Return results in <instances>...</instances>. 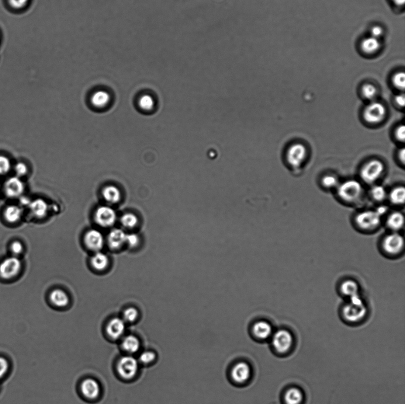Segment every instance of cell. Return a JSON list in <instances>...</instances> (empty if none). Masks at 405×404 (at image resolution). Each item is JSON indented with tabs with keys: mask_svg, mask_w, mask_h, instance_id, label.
I'll use <instances>...</instances> for the list:
<instances>
[{
	"mask_svg": "<svg viewBox=\"0 0 405 404\" xmlns=\"http://www.w3.org/2000/svg\"><path fill=\"white\" fill-rule=\"evenodd\" d=\"M342 318L350 325L361 322L368 314V308L361 295L346 300L341 311Z\"/></svg>",
	"mask_w": 405,
	"mask_h": 404,
	"instance_id": "6da1fadb",
	"label": "cell"
},
{
	"mask_svg": "<svg viewBox=\"0 0 405 404\" xmlns=\"http://www.w3.org/2000/svg\"><path fill=\"white\" fill-rule=\"evenodd\" d=\"M383 215L377 210H368L358 212L353 219L355 227L363 233H372L382 225Z\"/></svg>",
	"mask_w": 405,
	"mask_h": 404,
	"instance_id": "7a4b0ae2",
	"label": "cell"
},
{
	"mask_svg": "<svg viewBox=\"0 0 405 404\" xmlns=\"http://www.w3.org/2000/svg\"><path fill=\"white\" fill-rule=\"evenodd\" d=\"M382 252L387 257L400 256L404 249V239L400 232H390L383 236L380 243Z\"/></svg>",
	"mask_w": 405,
	"mask_h": 404,
	"instance_id": "3957f363",
	"label": "cell"
},
{
	"mask_svg": "<svg viewBox=\"0 0 405 404\" xmlns=\"http://www.w3.org/2000/svg\"><path fill=\"white\" fill-rule=\"evenodd\" d=\"M362 192L363 188L361 183L355 180L345 181L338 188L339 198L349 204L357 203L362 196Z\"/></svg>",
	"mask_w": 405,
	"mask_h": 404,
	"instance_id": "277c9868",
	"label": "cell"
},
{
	"mask_svg": "<svg viewBox=\"0 0 405 404\" xmlns=\"http://www.w3.org/2000/svg\"><path fill=\"white\" fill-rule=\"evenodd\" d=\"M294 342V337L289 330L281 329L273 334L272 345L276 352L286 354L292 350Z\"/></svg>",
	"mask_w": 405,
	"mask_h": 404,
	"instance_id": "5b68a950",
	"label": "cell"
},
{
	"mask_svg": "<svg viewBox=\"0 0 405 404\" xmlns=\"http://www.w3.org/2000/svg\"><path fill=\"white\" fill-rule=\"evenodd\" d=\"M385 170V166L379 160L373 159L363 166L360 175L367 183L372 184L378 180Z\"/></svg>",
	"mask_w": 405,
	"mask_h": 404,
	"instance_id": "8992f818",
	"label": "cell"
},
{
	"mask_svg": "<svg viewBox=\"0 0 405 404\" xmlns=\"http://www.w3.org/2000/svg\"><path fill=\"white\" fill-rule=\"evenodd\" d=\"M139 366L136 358L127 356L120 358L117 364V371L120 377L126 380H130L137 374Z\"/></svg>",
	"mask_w": 405,
	"mask_h": 404,
	"instance_id": "52a82bcc",
	"label": "cell"
},
{
	"mask_svg": "<svg viewBox=\"0 0 405 404\" xmlns=\"http://www.w3.org/2000/svg\"><path fill=\"white\" fill-rule=\"evenodd\" d=\"M386 109L382 103L372 102L367 106L363 112L365 120L370 124H378L385 119Z\"/></svg>",
	"mask_w": 405,
	"mask_h": 404,
	"instance_id": "ba28073f",
	"label": "cell"
},
{
	"mask_svg": "<svg viewBox=\"0 0 405 404\" xmlns=\"http://www.w3.org/2000/svg\"><path fill=\"white\" fill-rule=\"evenodd\" d=\"M22 262L17 256L6 258L0 264V277L8 280L15 277L20 272Z\"/></svg>",
	"mask_w": 405,
	"mask_h": 404,
	"instance_id": "9c48e42d",
	"label": "cell"
},
{
	"mask_svg": "<svg viewBox=\"0 0 405 404\" xmlns=\"http://www.w3.org/2000/svg\"><path fill=\"white\" fill-rule=\"evenodd\" d=\"M307 156V149L302 144H294L287 152V159L290 166L298 167L302 165Z\"/></svg>",
	"mask_w": 405,
	"mask_h": 404,
	"instance_id": "30bf717a",
	"label": "cell"
},
{
	"mask_svg": "<svg viewBox=\"0 0 405 404\" xmlns=\"http://www.w3.org/2000/svg\"><path fill=\"white\" fill-rule=\"evenodd\" d=\"M116 214L112 208L103 206L98 208L95 213V221L97 224L102 227H110L115 224Z\"/></svg>",
	"mask_w": 405,
	"mask_h": 404,
	"instance_id": "8fae6325",
	"label": "cell"
},
{
	"mask_svg": "<svg viewBox=\"0 0 405 404\" xmlns=\"http://www.w3.org/2000/svg\"><path fill=\"white\" fill-rule=\"evenodd\" d=\"M339 293L346 300L361 295L358 282L352 278H346L339 285Z\"/></svg>",
	"mask_w": 405,
	"mask_h": 404,
	"instance_id": "7c38bea8",
	"label": "cell"
},
{
	"mask_svg": "<svg viewBox=\"0 0 405 404\" xmlns=\"http://www.w3.org/2000/svg\"><path fill=\"white\" fill-rule=\"evenodd\" d=\"M5 190L7 196L10 198H19L25 191V184L19 177H10L6 181Z\"/></svg>",
	"mask_w": 405,
	"mask_h": 404,
	"instance_id": "4fadbf2b",
	"label": "cell"
},
{
	"mask_svg": "<svg viewBox=\"0 0 405 404\" xmlns=\"http://www.w3.org/2000/svg\"><path fill=\"white\" fill-rule=\"evenodd\" d=\"M84 241L88 248L95 252H100L105 243L102 233L96 229L88 231L85 236Z\"/></svg>",
	"mask_w": 405,
	"mask_h": 404,
	"instance_id": "5bb4252c",
	"label": "cell"
},
{
	"mask_svg": "<svg viewBox=\"0 0 405 404\" xmlns=\"http://www.w3.org/2000/svg\"><path fill=\"white\" fill-rule=\"evenodd\" d=\"M385 224L390 232H400L404 228V217L402 212L394 211L387 215Z\"/></svg>",
	"mask_w": 405,
	"mask_h": 404,
	"instance_id": "9a60e30c",
	"label": "cell"
},
{
	"mask_svg": "<svg viewBox=\"0 0 405 404\" xmlns=\"http://www.w3.org/2000/svg\"><path fill=\"white\" fill-rule=\"evenodd\" d=\"M81 391L83 396L89 399L98 398L100 393V386L95 379L88 378L83 381L81 385Z\"/></svg>",
	"mask_w": 405,
	"mask_h": 404,
	"instance_id": "2e32d148",
	"label": "cell"
},
{
	"mask_svg": "<svg viewBox=\"0 0 405 404\" xmlns=\"http://www.w3.org/2000/svg\"><path fill=\"white\" fill-rule=\"evenodd\" d=\"M126 331V322L123 319L115 318L110 320L106 327V332L108 336L114 340L119 339L124 335Z\"/></svg>",
	"mask_w": 405,
	"mask_h": 404,
	"instance_id": "e0dca14e",
	"label": "cell"
},
{
	"mask_svg": "<svg viewBox=\"0 0 405 404\" xmlns=\"http://www.w3.org/2000/svg\"><path fill=\"white\" fill-rule=\"evenodd\" d=\"M251 374L250 367L245 362H240L234 366L231 371V377L235 382L242 384L248 380Z\"/></svg>",
	"mask_w": 405,
	"mask_h": 404,
	"instance_id": "ac0fdd59",
	"label": "cell"
},
{
	"mask_svg": "<svg viewBox=\"0 0 405 404\" xmlns=\"http://www.w3.org/2000/svg\"><path fill=\"white\" fill-rule=\"evenodd\" d=\"M126 232L120 229H114L109 233L108 236V245L113 250L119 249L126 244Z\"/></svg>",
	"mask_w": 405,
	"mask_h": 404,
	"instance_id": "d6986e66",
	"label": "cell"
},
{
	"mask_svg": "<svg viewBox=\"0 0 405 404\" xmlns=\"http://www.w3.org/2000/svg\"><path fill=\"white\" fill-rule=\"evenodd\" d=\"M253 333L259 339H267L272 336V327L268 322L259 321L253 326Z\"/></svg>",
	"mask_w": 405,
	"mask_h": 404,
	"instance_id": "ffe728a7",
	"label": "cell"
},
{
	"mask_svg": "<svg viewBox=\"0 0 405 404\" xmlns=\"http://www.w3.org/2000/svg\"><path fill=\"white\" fill-rule=\"evenodd\" d=\"M304 399L302 390L297 387H291L287 389L284 395L285 404H302Z\"/></svg>",
	"mask_w": 405,
	"mask_h": 404,
	"instance_id": "44dd1931",
	"label": "cell"
},
{
	"mask_svg": "<svg viewBox=\"0 0 405 404\" xmlns=\"http://www.w3.org/2000/svg\"><path fill=\"white\" fill-rule=\"evenodd\" d=\"M29 207L32 214L37 218H43L47 215L48 204L46 201L41 198L31 201Z\"/></svg>",
	"mask_w": 405,
	"mask_h": 404,
	"instance_id": "7402d4cb",
	"label": "cell"
},
{
	"mask_svg": "<svg viewBox=\"0 0 405 404\" xmlns=\"http://www.w3.org/2000/svg\"><path fill=\"white\" fill-rule=\"evenodd\" d=\"M50 301L53 304L59 308H64L69 303V298L65 292L61 290H55L51 292L50 296Z\"/></svg>",
	"mask_w": 405,
	"mask_h": 404,
	"instance_id": "603a6c76",
	"label": "cell"
},
{
	"mask_svg": "<svg viewBox=\"0 0 405 404\" xmlns=\"http://www.w3.org/2000/svg\"><path fill=\"white\" fill-rule=\"evenodd\" d=\"M361 48L364 53L372 55L380 50V43L379 39L372 36L369 37L362 41Z\"/></svg>",
	"mask_w": 405,
	"mask_h": 404,
	"instance_id": "cb8c5ba5",
	"label": "cell"
},
{
	"mask_svg": "<svg viewBox=\"0 0 405 404\" xmlns=\"http://www.w3.org/2000/svg\"><path fill=\"white\" fill-rule=\"evenodd\" d=\"M122 347L127 353H136L140 349V341L136 336H128L124 338L122 342Z\"/></svg>",
	"mask_w": 405,
	"mask_h": 404,
	"instance_id": "d4e9b609",
	"label": "cell"
},
{
	"mask_svg": "<svg viewBox=\"0 0 405 404\" xmlns=\"http://www.w3.org/2000/svg\"><path fill=\"white\" fill-rule=\"evenodd\" d=\"M108 257L100 252H96L92 258V265L97 270L102 271L106 269L109 264Z\"/></svg>",
	"mask_w": 405,
	"mask_h": 404,
	"instance_id": "484cf974",
	"label": "cell"
},
{
	"mask_svg": "<svg viewBox=\"0 0 405 404\" xmlns=\"http://www.w3.org/2000/svg\"><path fill=\"white\" fill-rule=\"evenodd\" d=\"M105 200L110 204H115L120 200V193L117 188L113 186H107L102 191Z\"/></svg>",
	"mask_w": 405,
	"mask_h": 404,
	"instance_id": "4316f807",
	"label": "cell"
},
{
	"mask_svg": "<svg viewBox=\"0 0 405 404\" xmlns=\"http://www.w3.org/2000/svg\"><path fill=\"white\" fill-rule=\"evenodd\" d=\"M22 215V209L17 205H10L5 211L6 220L10 223H15L19 220Z\"/></svg>",
	"mask_w": 405,
	"mask_h": 404,
	"instance_id": "83f0119b",
	"label": "cell"
},
{
	"mask_svg": "<svg viewBox=\"0 0 405 404\" xmlns=\"http://www.w3.org/2000/svg\"><path fill=\"white\" fill-rule=\"evenodd\" d=\"M389 200L390 203L396 205V206H400L404 204L405 200V189L404 187H397L394 188L389 195Z\"/></svg>",
	"mask_w": 405,
	"mask_h": 404,
	"instance_id": "f1b7e54d",
	"label": "cell"
},
{
	"mask_svg": "<svg viewBox=\"0 0 405 404\" xmlns=\"http://www.w3.org/2000/svg\"><path fill=\"white\" fill-rule=\"evenodd\" d=\"M110 96L108 93L105 91H98L93 94L92 97L93 105L98 108L105 107L108 104Z\"/></svg>",
	"mask_w": 405,
	"mask_h": 404,
	"instance_id": "f546056e",
	"label": "cell"
},
{
	"mask_svg": "<svg viewBox=\"0 0 405 404\" xmlns=\"http://www.w3.org/2000/svg\"><path fill=\"white\" fill-rule=\"evenodd\" d=\"M370 194L374 200L377 202H382L385 200L387 197V192L385 187L380 185L373 186Z\"/></svg>",
	"mask_w": 405,
	"mask_h": 404,
	"instance_id": "4dcf8cb0",
	"label": "cell"
},
{
	"mask_svg": "<svg viewBox=\"0 0 405 404\" xmlns=\"http://www.w3.org/2000/svg\"><path fill=\"white\" fill-rule=\"evenodd\" d=\"M138 218L133 214H126L120 219L121 224L127 228H133L138 224Z\"/></svg>",
	"mask_w": 405,
	"mask_h": 404,
	"instance_id": "1f68e13d",
	"label": "cell"
},
{
	"mask_svg": "<svg viewBox=\"0 0 405 404\" xmlns=\"http://www.w3.org/2000/svg\"><path fill=\"white\" fill-rule=\"evenodd\" d=\"M363 97L368 100H373L377 95V89L372 84H366L361 89Z\"/></svg>",
	"mask_w": 405,
	"mask_h": 404,
	"instance_id": "d6a6232c",
	"label": "cell"
},
{
	"mask_svg": "<svg viewBox=\"0 0 405 404\" xmlns=\"http://www.w3.org/2000/svg\"><path fill=\"white\" fill-rule=\"evenodd\" d=\"M139 106L144 110L150 111L154 108V100L150 95H144L140 97Z\"/></svg>",
	"mask_w": 405,
	"mask_h": 404,
	"instance_id": "836d02e7",
	"label": "cell"
},
{
	"mask_svg": "<svg viewBox=\"0 0 405 404\" xmlns=\"http://www.w3.org/2000/svg\"><path fill=\"white\" fill-rule=\"evenodd\" d=\"M393 85L397 89L403 91L405 86V75L403 72H397L392 78Z\"/></svg>",
	"mask_w": 405,
	"mask_h": 404,
	"instance_id": "e575fe53",
	"label": "cell"
},
{
	"mask_svg": "<svg viewBox=\"0 0 405 404\" xmlns=\"http://www.w3.org/2000/svg\"><path fill=\"white\" fill-rule=\"evenodd\" d=\"M12 165L10 160L5 155H0V175L8 174L11 169Z\"/></svg>",
	"mask_w": 405,
	"mask_h": 404,
	"instance_id": "d590c367",
	"label": "cell"
},
{
	"mask_svg": "<svg viewBox=\"0 0 405 404\" xmlns=\"http://www.w3.org/2000/svg\"><path fill=\"white\" fill-rule=\"evenodd\" d=\"M138 312L136 308H129L126 310L124 313V320L125 321L133 322L138 318Z\"/></svg>",
	"mask_w": 405,
	"mask_h": 404,
	"instance_id": "8d00e7d4",
	"label": "cell"
},
{
	"mask_svg": "<svg viewBox=\"0 0 405 404\" xmlns=\"http://www.w3.org/2000/svg\"><path fill=\"white\" fill-rule=\"evenodd\" d=\"M322 182L323 186L328 189H331L338 186V181L337 177L332 175H328L325 176L322 179Z\"/></svg>",
	"mask_w": 405,
	"mask_h": 404,
	"instance_id": "74e56055",
	"label": "cell"
},
{
	"mask_svg": "<svg viewBox=\"0 0 405 404\" xmlns=\"http://www.w3.org/2000/svg\"><path fill=\"white\" fill-rule=\"evenodd\" d=\"M10 369L9 362L6 358L0 356V380L8 374Z\"/></svg>",
	"mask_w": 405,
	"mask_h": 404,
	"instance_id": "f35d334b",
	"label": "cell"
},
{
	"mask_svg": "<svg viewBox=\"0 0 405 404\" xmlns=\"http://www.w3.org/2000/svg\"><path fill=\"white\" fill-rule=\"evenodd\" d=\"M139 358L141 363L149 364L155 360V354L153 351H145L140 354Z\"/></svg>",
	"mask_w": 405,
	"mask_h": 404,
	"instance_id": "ab89813d",
	"label": "cell"
},
{
	"mask_svg": "<svg viewBox=\"0 0 405 404\" xmlns=\"http://www.w3.org/2000/svg\"><path fill=\"white\" fill-rule=\"evenodd\" d=\"M15 172L16 176L19 177L25 176L28 172V169L25 163L19 162L17 163L15 166Z\"/></svg>",
	"mask_w": 405,
	"mask_h": 404,
	"instance_id": "60d3db41",
	"label": "cell"
},
{
	"mask_svg": "<svg viewBox=\"0 0 405 404\" xmlns=\"http://www.w3.org/2000/svg\"><path fill=\"white\" fill-rule=\"evenodd\" d=\"M140 242V238L136 234H127L126 244L131 248H134L138 246Z\"/></svg>",
	"mask_w": 405,
	"mask_h": 404,
	"instance_id": "b9f144b4",
	"label": "cell"
},
{
	"mask_svg": "<svg viewBox=\"0 0 405 404\" xmlns=\"http://www.w3.org/2000/svg\"><path fill=\"white\" fill-rule=\"evenodd\" d=\"M10 250H11L14 256L17 257L23 252V247L22 244L19 241L13 242L10 246Z\"/></svg>",
	"mask_w": 405,
	"mask_h": 404,
	"instance_id": "7bdbcfd3",
	"label": "cell"
},
{
	"mask_svg": "<svg viewBox=\"0 0 405 404\" xmlns=\"http://www.w3.org/2000/svg\"><path fill=\"white\" fill-rule=\"evenodd\" d=\"M29 0H9V3L12 8L22 9L27 5Z\"/></svg>",
	"mask_w": 405,
	"mask_h": 404,
	"instance_id": "ee69618b",
	"label": "cell"
},
{
	"mask_svg": "<svg viewBox=\"0 0 405 404\" xmlns=\"http://www.w3.org/2000/svg\"><path fill=\"white\" fill-rule=\"evenodd\" d=\"M370 33H371L372 37H375L377 39H379V38L383 36L384 34V30L381 26H375L372 28Z\"/></svg>",
	"mask_w": 405,
	"mask_h": 404,
	"instance_id": "f6af8a7d",
	"label": "cell"
},
{
	"mask_svg": "<svg viewBox=\"0 0 405 404\" xmlns=\"http://www.w3.org/2000/svg\"><path fill=\"white\" fill-rule=\"evenodd\" d=\"M395 137L398 141L404 142L405 140V128L404 125H400L396 129Z\"/></svg>",
	"mask_w": 405,
	"mask_h": 404,
	"instance_id": "bcb514c9",
	"label": "cell"
},
{
	"mask_svg": "<svg viewBox=\"0 0 405 404\" xmlns=\"http://www.w3.org/2000/svg\"><path fill=\"white\" fill-rule=\"evenodd\" d=\"M396 104L398 106H399L401 108H403L405 104V97L403 94H401V95H397L395 97Z\"/></svg>",
	"mask_w": 405,
	"mask_h": 404,
	"instance_id": "7dc6e473",
	"label": "cell"
},
{
	"mask_svg": "<svg viewBox=\"0 0 405 404\" xmlns=\"http://www.w3.org/2000/svg\"><path fill=\"white\" fill-rule=\"evenodd\" d=\"M19 198H20V203L21 205L25 207L29 206L31 201L29 200L28 198L24 196H21Z\"/></svg>",
	"mask_w": 405,
	"mask_h": 404,
	"instance_id": "c3c4849f",
	"label": "cell"
},
{
	"mask_svg": "<svg viewBox=\"0 0 405 404\" xmlns=\"http://www.w3.org/2000/svg\"><path fill=\"white\" fill-rule=\"evenodd\" d=\"M398 156H399L400 161L404 165L405 161V150L404 148L400 149L399 153H398Z\"/></svg>",
	"mask_w": 405,
	"mask_h": 404,
	"instance_id": "681fc988",
	"label": "cell"
},
{
	"mask_svg": "<svg viewBox=\"0 0 405 404\" xmlns=\"http://www.w3.org/2000/svg\"><path fill=\"white\" fill-rule=\"evenodd\" d=\"M394 4L398 6H403L404 4V0H393Z\"/></svg>",
	"mask_w": 405,
	"mask_h": 404,
	"instance_id": "f907efd6",
	"label": "cell"
}]
</instances>
